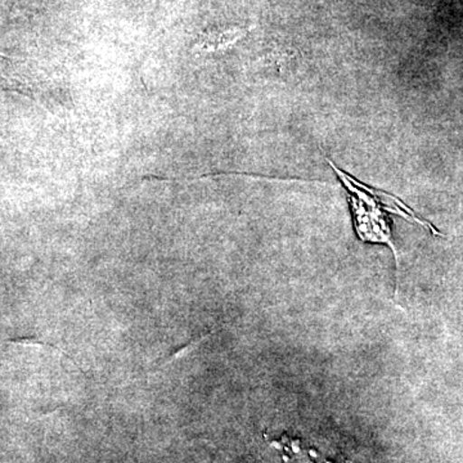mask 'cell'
I'll list each match as a JSON object with an SVG mask.
<instances>
[{
	"mask_svg": "<svg viewBox=\"0 0 463 463\" xmlns=\"http://www.w3.org/2000/svg\"><path fill=\"white\" fill-rule=\"evenodd\" d=\"M328 165L336 173L337 178L343 183L344 188L347 191L350 209H352L353 219L356 234L364 242L381 243L392 250L399 270V255L392 236V225H390L389 213L398 214L405 221L412 222L431 232L434 236H443L434 225L420 218L412 209H410L404 203L392 194H385L374 188L368 187L344 172L340 167L335 165L334 161L326 157Z\"/></svg>",
	"mask_w": 463,
	"mask_h": 463,
	"instance_id": "1",
	"label": "cell"
},
{
	"mask_svg": "<svg viewBox=\"0 0 463 463\" xmlns=\"http://www.w3.org/2000/svg\"><path fill=\"white\" fill-rule=\"evenodd\" d=\"M241 35H242V32H240V30H228V32L210 33L200 43V48L203 51L212 52L230 47Z\"/></svg>",
	"mask_w": 463,
	"mask_h": 463,
	"instance_id": "2",
	"label": "cell"
}]
</instances>
